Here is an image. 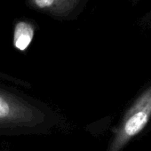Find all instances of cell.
<instances>
[{
	"label": "cell",
	"mask_w": 151,
	"mask_h": 151,
	"mask_svg": "<svg viewBox=\"0 0 151 151\" xmlns=\"http://www.w3.org/2000/svg\"><path fill=\"white\" fill-rule=\"evenodd\" d=\"M151 117V89L140 96L116 129L107 151H122L147 124Z\"/></svg>",
	"instance_id": "cell-1"
},
{
	"label": "cell",
	"mask_w": 151,
	"mask_h": 151,
	"mask_svg": "<svg viewBox=\"0 0 151 151\" xmlns=\"http://www.w3.org/2000/svg\"><path fill=\"white\" fill-rule=\"evenodd\" d=\"M42 121L41 114L19 95L0 87V129L30 127Z\"/></svg>",
	"instance_id": "cell-2"
},
{
	"label": "cell",
	"mask_w": 151,
	"mask_h": 151,
	"mask_svg": "<svg viewBox=\"0 0 151 151\" xmlns=\"http://www.w3.org/2000/svg\"><path fill=\"white\" fill-rule=\"evenodd\" d=\"M35 29L31 23L26 21H20L16 22L14 29L13 44L19 51H25L34 37Z\"/></svg>",
	"instance_id": "cell-3"
}]
</instances>
